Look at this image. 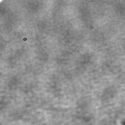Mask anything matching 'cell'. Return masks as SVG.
I'll return each mask as SVG.
<instances>
[{"mask_svg": "<svg viewBox=\"0 0 125 125\" xmlns=\"http://www.w3.org/2000/svg\"><path fill=\"white\" fill-rule=\"evenodd\" d=\"M122 124L123 125H125V120L123 121L122 122Z\"/></svg>", "mask_w": 125, "mask_h": 125, "instance_id": "obj_1", "label": "cell"}]
</instances>
